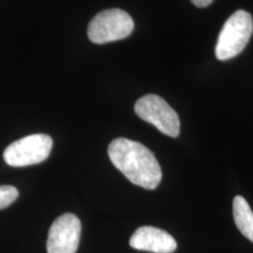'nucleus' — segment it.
<instances>
[{"mask_svg":"<svg viewBox=\"0 0 253 253\" xmlns=\"http://www.w3.org/2000/svg\"><path fill=\"white\" fill-rule=\"evenodd\" d=\"M19 191L12 185H0V210L8 208L18 198Z\"/></svg>","mask_w":253,"mask_h":253,"instance_id":"9","label":"nucleus"},{"mask_svg":"<svg viewBox=\"0 0 253 253\" xmlns=\"http://www.w3.org/2000/svg\"><path fill=\"white\" fill-rule=\"evenodd\" d=\"M108 155L116 169L132 184L154 190L162 181V169L155 155L138 142L116 138L109 144Z\"/></svg>","mask_w":253,"mask_h":253,"instance_id":"1","label":"nucleus"},{"mask_svg":"<svg viewBox=\"0 0 253 253\" xmlns=\"http://www.w3.org/2000/svg\"><path fill=\"white\" fill-rule=\"evenodd\" d=\"M233 219L242 235L253 243V211L242 196L233 199Z\"/></svg>","mask_w":253,"mask_h":253,"instance_id":"8","label":"nucleus"},{"mask_svg":"<svg viewBox=\"0 0 253 253\" xmlns=\"http://www.w3.org/2000/svg\"><path fill=\"white\" fill-rule=\"evenodd\" d=\"M53 147L52 137L45 134L28 135L13 142L4 151L5 162L11 167L21 168L43 162Z\"/></svg>","mask_w":253,"mask_h":253,"instance_id":"5","label":"nucleus"},{"mask_svg":"<svg viewBox=\"0 0 253 253\" xmlns=\"http://www.w3.org/2000/svg\"><path fill=\"white\" fill-rule=\"evenodd\" d=\"M129 244L132 249L153 253H172L177 249L173 237L154 226H142L132 233Z\"/></svg>","mask_w":253,"mask_h":253,"instance_id":"7","label":"nucleus"},{"mask_svg":"<svg viewBox=\"0 0 253 253\" xmlns=\"http://www.w3.org/2000/svg\"><path fill=\"white\" fill-rule=\"evenodd\" d=\"M135 113L140 119L149 122L164 135L177 137L181 130L178 114L162 97L148 94L135 103Z\"/></svg>","mask_w":253,"mask_h":253,"instance_id":"4","label":"nucleus"},{"mask_svg":"<svg viewBox=\"0 0 253 253\" xmlns=\"http://www.w3.org/2000/svg\"><path fill=\"white\" fill-rule=\"evenodd\" d=\"M81 237V221L73 213H63L50 226L47 238L48 253H75Z\"/></svg>","mask_w":253,"mask_h":253,"instance_id":"6","label":"nucleus"},{"mask_svg":"<svg viewBox=\"0 0 253 253\" xmlns=\"http://www.w3.org/2000/svg\"><path fill=\"white\" fill-rule=\"evenodd\" d=\"M253 32V19L249 12L239 9L227 19L218 37L216 58L225 61L235 58L245 48Z\"/></svg>","mask_w":253,"mask_h":253,"instance_id":"2","label":"nucleus"},{"mask_svg":"<svg viewBox=\"0 0 253 253\" xmlns=\"http://www.w3.org/2000/svg\"><path fill=\"white\" fill-rule=\"evenodd\" d=\"M134 27V20L126 12L110 8L100 12L91 19L87 33L91 42L102 45L129 37Z\"/></svg>","mask_w":253,"mask_h":253,"instance_id":"3","label":"nucleus"},{"mask_svg":"<svg viewBox=\"0 0 253 253\" xmlns=\"http://www.w3.org/2000/svg\"><path fill=\"white\" fill-rule=\"evenodd\" d=\"M191 1L192 4L197 6V7H207V6L210 5L213 0H191Z\"/></svg>","mask_w":253,"mask_h":253,"instance_id":"10","label":"nucleus"}]
</instances>
